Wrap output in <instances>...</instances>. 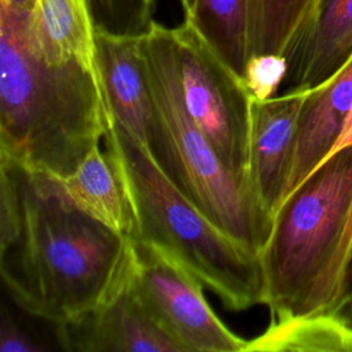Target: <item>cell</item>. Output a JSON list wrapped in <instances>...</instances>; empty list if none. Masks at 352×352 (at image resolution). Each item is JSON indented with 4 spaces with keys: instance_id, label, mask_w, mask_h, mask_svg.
Masks as SVG:
<instances>
[{
    "instance_id": "cell-1",
    "label": "cell",
    "mask_w": 352,
    "mask_h": 352,
    "mask_svg": "<svg viewBox=\"0 0 352 352\" xmlns=\"http://www.w3.org/2000/svg\"><path fill=\"white\" fill-rule=\"evenodd\" d=\"M131 264V238L76 206L52 175L0 154V275L23 311L54 324L74 320Z\"/></svg>"
},
{
    "instance_id": "cell-2",
    "label": "cell",
    "mask_w": 352,
    "mask_h": 352,
    "mask_svg": "<svg viewBox=\"0 0 352 352\" xmlns=\"http://www.w3.org/2000/svg\"><path fill=\"white\" fill-rule=\"evenodd\" d=\"M33 7L0 0V154L65 177L100 144L111 114L95 67L45 59Z\"/></svg>"
},
{
    "instance_id": "cell-3",
    "label": "cell",
    "mask_w": 352,
    "mask_h": 352,
    "mask_svg": "<svg viewBox=\"0 0 352 352\" xmlns=\"http://www.w3.org/2000/svg\"><path fill=\"white\" fill-rule=\"evenodd\" d=\"M131 206V241L153 245L186 265L227 309L264 304L260 256L228 235L160 170L146 144L113 117L103 138Z\"/></svg>"
},
{
    "instance_id": "cell-4",
    "label": "cell",
    "mask_w": 352,
    "mask_h": 352,
    "mask_svg": "<svg viewBox=\"0 0 352 352\" xmlns=\"http://www.w3.org/2000/svg\"><path fill=\"white\" fill-rule=\"evenodd\" d=\"M151 96L146 147L168 180L217 227L260 253L272 217L253 190L220 161L186 110L175 66L172 28L158 22L140 37Z\"/></svg>"
},
{
    "instance_id": "cell-5",
    "label": "cell",
    "mask_w": 352,
    "mask_h": 352,
    "mask_svg": "<svg viewBox=\"0 0 352 352\" xmlns=\"http://www.w3.org/2000/svg\"><path fill=\"white\" fill-rule=\"evenodd\" d=\"M352 209V146L326 158L279 205L263 246L271 319L323 311Z\"/></svg>"
},
{
    "instance_id": "cell-6",
    "label": "cell",
    "mask_w": 352,
    "mask_h": 352,
    "mask_svg": "<svg viewBox=\"0 0 352 352\" xmlns=\"http://www.w3.org/2000/svg\"><path fill=\"white\" fill-rule=\"evenodd\" d=\"M172 40L176 74L187 113L206 136L223 165L236 179L250 186L252 99L242 78L187 22L183 21L172 28Z\"/></svg>"
},
{
    "instance_id": "cell-7",
    "label": "cell",
    "mask_w": 352,
    "mask_h": 352,
    "mask_svg": "<svg viewBox=\"0 0 352 352\" xmlns=\"http://www.w3.org/2000/svg\"><path fill=\"white\" fill-rule=\"evenodd\" d=\"M320 0H194L187 22L241 78L257 55L289 56Z\"/></svg>"
},
{
    "instance_id": "cell-8",
    "label": "cell",
    "mask_w": 352,
    "mask_h": 352,
    "mask_svg": "<svg viewBox=\"0 0 352 352\" xmlns=\"http://www.w3.org/2000/svg\"><path fill=\"white\" fill-rule=\"evenodd\" d=\"M132 242V279L158 324L184 352L243 351L246 340L232 333L204 296V283L164 250Z\"/></svg>"
},
{
    "instance_id": "cell-9",
    "label": "cell",
    "mask_w": 352,
    "mask_h": 352,
    "mask_svg": "<svg viewBox=\"0 0 352 352\" xmlns=\"http://www.w3.org/2000/svg\"><path fill=\"white\" fill-rule=\"evenodd\" d=\"M55 336L59 345L70 352H184L139 297L132 264L117 287L95 308L74 320L55 324Z\"/></svg>"
},
{
    "instance_id": "cell-10",
    "label": "cell",
    "mask_w": 352,
    "mask_h": 352,
    "mask_svg": "<svg viewBox=\"0 0 352 352\" xmlns=\"http://www.w3.org/2000/svg\"><path fill=\"white\" fill-rule=\"evenodd\" d=\"M309 88H290L267 100H252L249 182L261 208L272 217L286 198L296 128Z\"/></svg>"
},
{
    "instance_id": "cell-11",
    "label": "cell",
    "mask_w": 352,
    "mask_h": 352,
    "mask_svg": "<svg viewBox=\"0 0 352 352\" xmlns=\"http://www.w3.org/2000/svg\"><path fill=\"white\" fill-rule=\"evenodd\" d=\"M352 109V55L327 80L311 87L302 102L286 197L329 155Z\"/></svg>"
},
{
    "instance_id": "cell-12",
    "label": "cell",
    "mask_w": 352,
    "mask_h": 352,
    "mask_svg": "<svg viewBox=\"0 0 352 352\" xmlns=\"http://www.w3.org/2000/svg\"><path fill=\"white\" fill-rule=\"evenodd\" d=\"M95 65L111 117L146 144L151 96L140 37H121L95 29Z\"/></svg>"
},
{
    "instance_id": "cell-13",
    "label": "cell",
    "mask_w": 352,
    "mask_h": 352,
    "mask_svg": "<svg viewBox=\"0 0 352 352\" xmlns=\"http://www.w3.org/2000/svg\"><path fill=\"white\" fill-rule=\"evenodd\" d=\"M352 55V0H320L309 26L287 56L290 88H311Z\"/></svg>"
},
{
    "instance_id": "cell-14",
    "label": "cell",
    "mask_w": 352,
    "mask_h": 352,
    "mask_svg": "<svg viewBox=\"0 0 352 352\" xmlns=\"http://www.w3.org/2000/svg\"><path fill=\"white\" fill-rule=\"evenodd\" d=\"M54 179L60 191L82 212L131 238V206L120 172L106 148L102 150L100 144L94 147L72 175Z\"/></svg>"
},
{
    "instance_id": "cell-15",
    "label": "cell",
    "mask_w": 352,
    "mask_h": 352,
    "mask_svg": "<svg viewBox=\"0 0 352 352\" xmlns=\"http://www.w3.org/2000/svg\"><path fill=\"white\" fill-rule=\"evenodd\" d=\"M243 351L352 352V298L345 292L323 311L271 319L260 336L246 340Z\"/></svg>"
},
{
    "instance_id": "cell-16",
    "label": "cell",
    "mask_w": 352,
    "mask_h": 352,
    "mask_svg": "<svg viewBox=\"0 0 352 352\" xmlns=\"http://www.w3.org/2000/svg\"><path fill=\"white\" fill-rule=\"evenodd\" d=\"M32 25L48 62H80L96 69L91 0H34Z\"/></svg>"
},
{
    "instance_id": "cell-17",
    "label": "cell",
    "mask_w": 352,
    "mask_h": 352,
    "mask_svg": "<svg viewBox=\"0 0 352 352\" xmlns=\"http://www.w3.org/2000/svg\"><path fill=\"white\" fill-rule=\"evenodd\" d=\"M157 0H91L95 29L121 37H142L150 32Z\"/></svg>"
},
{
    "instance_id": "cell-18",
    "label": "cell",
    "mask_w": 352,
    "mask_h": 352,
    "mask_svg": "<svg viewBox=\"0 0 352 352\" xmlns=\"http://www.w3.org/2000/svg\"><path fill=\"white\" fill-rule=\"evenodd\" d=\"M289 69L283 55H257L248 60L242 76L243 85L252 100H267L275 96Z\"/></svg>"
},
{
    "instance_id": "cell-19",
    "label": "cell",
    "mask_w": 352,
    "mask_h": 352,
    "mask_svg": "<svg viewBox=\"0 0 352 352\" xmlns=\"http://www.w3.org/2000/svg\"><path fill=\"white\" fill-rule=\"evenodd\" d=\"M351 270H352V209H351L346 230L344 232V236L336 257V263L333 267V274L330 280V293H329L330 296L329 307L334 305L346 292L349 286V279H351Z\"/></svg>"
},
{
    "instance_id": "cell-20",
    "label": "cell",
    "mask_w": 352,
    "mask_h": 352,
    "mask_svg": "<svg viewBox=\"0 0 352 352\" xmlns=\"http://www.w3.org/2000/svg\"><path fill=\"white\" fill-rule=\"evenodd\" d=\"M0 352H47L50 348L21 329L7 309H1L0 318Z\"/></svg>"
},
{
    "instance_id": "cell-21",
    "label": "cell",
    "mask_w": 352,
    "mask_h": 352,
    "mask_svg": "<svg viewBox=\"0 0 352 352\" xmlns=\"http://www.w3.org/2000/svg\"><path fill=\"white\" fill-rule=\"evenodd\" d=\"M349 146H352V109L349 111V116L346 118V122H345V126H344V131H342L341 136L338 138V140L336 142L334 147L331 148V151L329 153V155L326 158H329L330 155H333L337 151H340L345 147H349Z\"/></svg>"
},
{
    "instance_id": "cell-22",
    "label": "cell",
    "mask_w": 352,
    "mask_h": 352,
    "mask_svg": "<svg viewBox=\"0 0 352 352\" xmlns=\"http://www.w3.org/2000/svg\"><path fill=\"white\" fill-rule=\"evenodd\" d=\"M179 1H180V6H182V10H183V14H184V16H186V15L191 11L194 0H179Z\"/></svg>"
},
{
    "instance_id": "cell-23",
    "label": "cell",
    "mask_w": 352,
    "mask_h": 352,
    "mask_svg": "<svg viewBox=\"0 0 352 352\" xmlns=\"http://www.w3.org/2000/svg\"><path fill=\"white\" fill-rule=\"evenodd\" d=\"M348 294L351 296V298H352V270H351V279H349V286H348Z\"/></svg>"
}]
</instances>
